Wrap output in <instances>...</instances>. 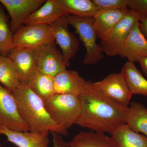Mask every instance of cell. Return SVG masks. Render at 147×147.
Wrapping results in <instances>:
<instances>
[{"label":"cell","mask_w":147,"mask_h":147,"mask_svg":"<svg viewBox=\"0 0 147 147\" xmlns=\"http://www.w3.org/2000/svg\"><path fill=\"white\" fill-rule=\"evenodd\" d=\"M82 112L75 124L91 131L112 134L125 124L128 107L103 94L88 80L79 96Z\"/></svg>","instance_id":"6da1fadb"},{"label":"cell","mask_w":147,"mask_h":147,"mask_svg":"<svg viewBox=\"0 0 147 147\" xmlns=\"http://www.w3.org/2000/svg\"><path fill=\"white\" fill-rule=\"evenodd\" d=\"M19 113L32 131L56 132L67 136V129L58 125L51 118L44 101L30 88L27 84H21L12 93Z\"/></svg>","instance_id":"7a4b0ae2"},{"label":"cell","mask_w":147,"mask_h":147,"mask_svg":"<svg viewBox=\"0 0 147 147\" xmlns=\"http://www.w3.org/2000/svg\"><path fill=\"white\" fill-rule=\"evenodd\" d=\"M44 103L53 120L67 129L76 124L82 112L79 96L74 95L55 94Z\"/></svg>","instance_id":"3957f363"},{"label":"cell","mask_w":147,"mask_h":147,"mask_svg":"<svg viewBox=\"0 0 147 147\" xmlns=\"http://www.w3.org/2000/svg\"><path fill=\"white\" fill-rule=\"evenodd\" d=\"M66 18L69 25L75 30L76 33L86 48V53L83 63L94 65L103 59V50L100 45L96 42L97 33L94 26L93 17H79L67 15Z\"/></svg>","instance_id":"277c9868"},{"label":"cell","mask_w":147,"mask_h":147,"mask_svg":"<svg viewBox=\"0 0 147 147\" xmlns=\"http://www.w3.org/2000/svg\"><path fill=\"white\" fill-rule=\"evenodd\" d=\"M140 15L130 10L105 38L100 45L103 53L109 57L119 56L129 32L137 22Z\"/></svg>","instance_id":"5b68a950"},{"label":"cell","mask_w":147,"mask_h":147,"mask_svg":"<svg viewBox=\"0 0 147 147\" xmlns=\"http://www.w3.org/2000/svg\"><path fill=\"white\" fill-rule=\"evenodd\" d=\"M54 32L49 25H23L13 34V48L36 49L55 42Z\"/></svg>","instance_id":"8992f818"},{"label":"cell","mask_w":147,"mask_h":147,"mask_svg":"<svg viewBox=\"0 0 147 147\" xmlns=\"http://www.w3.org/2000/svg\"><path fill=\"white\" fill-rule=\"evenodd\" d=\"M0 127L13 131H30L21 117L11 92L0 84Z\"/></svg>","instance_id":"52a82bcc"},{"label":"cell","mask_w":147,"mask_h":147,"mask_svg":"<svg viewBox=\"0 0 147 147\" xmlns=\"http://www.w3.org/2000/svg\"><path fill=\"white\" fill-rule=\"evenodd\" d=\"M35 61L36 70L53 77L67 67L62 53L56 47L55 42L36 49Z\"/></svg>","instance_id":"ba28073f"},{"label":"cell","mask_w":147,"mask_h":147,"mask_svg":"<svg viewBox=\"0 0 147 147\" xmlns=\"http://www.w3.org/2000/svg\"><path fill=\"white\" fill-rule=\"evenodd\" d=\"M94 84L108 97L128 107L133 94L121 72L110 74Z\"/></svg>","instance_id":"9c48e42d"},{"label":"cell","mask_w":147,"mask_h":147,"mask_svg":"<svg viewBox=\"0 0 147 147\" xmlns=\"http://www.w3.org/2000/svg\"><path fill=\"white\" fill-rule=\"evenodd\" d=\"M45 0H0V3L10 17L11 29L14 34L23 25L26 19L39 8Z\"/></svg>","instance_id":"30bf717a"},{"label":"cell","mask_w":147,"mask_h":147,"mask_svg":"<svg viewBox=\"0 0 147 147\" xmlns=\"http://www.w3.org/2000/svg\"><path fill=\"white\" fill-rule=\"evenodd\" d=\"M66 16L61 17L50 25L54 32L55 41L59 46L67 67L70 65V60L74 57L79 48V40L70 32Z\"/></svg>","instance_id":"8fae6325"},{"label":"cell","mask_w":147,"mask_h":147,"mask_svg":"<svg viewBox=\"0 0 147 147\" xmlns=\"http://www.w3.org/2000/svg\"><path fill=\"white\" fill-rule=\"evenodd\" d=\"M48 131H13L0 127V134L5 135L8 142L18 147H48Z\"/></svg>","instance_id":"7c38bea8"},{"label":"cell","mask_w":147,"mask_h":147,"mask_svg":"<svg viewBox=\"0 0 147 147\" xmlns=\"http://www.w3.org/2000/svg\"><path fill=\"white\" fill-rule=\"evenodd\" d=\"M119 56L134 63L147 56V40L140 30L139 21L129 32Z\"/></svg>","instance_id":"4fadbf2b"},{"label":"cell","mask_w":147,"mask_h":147,"mask_svg":"<svg viewBox=\"0 0 147 147\" xmlns=\"http://www.w3.org/2000/svg\"><path fill=\"white\" fill-rule=\"evenodd\" d=\"M8 57L16 69L21 84H27L29 76L36 70L35 49L13 48Z\"/></svg>","instance_id":"5bb4252c"},{"label":"cell","mask_w":147,"mask_h":147,"mask_svg":"<svg viewBox=\"0 0 147 147\" xmlns=\"http://www.w3.org/2000/svg\"><path fill=\"white\" fill-rule=\"evenodd\" d=\"M55 94H67L79 96L86 80L75 70L66 69L53 77Z\"/></svg>","instance_id":"9a60e30c"},{"label":"cell","mask_w":147,"mask_h":147,"mask_svg":"<svg viewBox=\"0 0 147 147\" xmlns=\"http://www.w3.org/2000/svg\"><path fill=\"white\" fill-rule=\"evenodd\" d=\"M129 11L125 9L97 11L93 17L94 26L98 38L102 40L107 36Z\"/></svg>","instance_id":"2e32d148"},{"label":"cell","mask_w":147,"mask_h":147,"mask_svg":"<svg viewBox=\"0 0 147 147\" xmlns=\"http://www.w3.org/2000/svg\"><path fill=\"white\" fill-rule=\"evenodd\" d=\"M65 16L58 7L55 0H47L24 21V25H50Z\"/></svg>","instance_id":"e0dca14e"},{"label":"cell","mask_w":147,"mask_h":147,"mask_svg":"<svg viewBox=\"0 0 147 147\" xmlns=\"http://www.w3.org/2000/svg\"><path fill=\"white\" fill-rule=\"evenodd\" d=\"M58 7L65 16L94 17L97 12L91 0H55Z\"/></svg>","instance_id":"ac0fdd59"},{"label":"cell","mask_w":147,"mask_h":147,"mask_svg":"<svg viewBox=\"0 0 147 147\" xmlns=\"http://www.w3.org/2000/svg\"><path fill=\"white\" fill-rule=\"evenodd\" d=\"M68 143L69 147H117L112 137L93 131H80Z\"/></svg>","instance_id":"d6986e66"},{"label":"cell","mask_w":147,"mask_h":147,"mask_svg":"<svg viewBox=\"0 0 147 147\" xmlns=\"http://www.w3.org/2000/svg\"><path fill=\"white\" fill-rule=\"evenodd\" d=\"M111 135L117 147H147V137L134 131L126 124Z\"/></svg>","instance_id":"ffe728a7"},{"label":"cell","mask_w":147,"mask_h":147,"mask_svg":"<svg viewBox=\"0 0 147 147\" xmlns=\"http://www.w3.org/2000/svg\"><path fill=\"white\" fill-rule=\"evenodd\" d=\"M121 72L132 94L147 96V80L134 63L127 62Z\"/></svg>","instance_id":"44dd1931"},{"label":"cell","mask_w":147,"mask_h":147,"mask_svg":"<svg viewBox=\"0 0 147 147\" xmlns=\"http://www.w3.org/2000/svg\"><path fill=\"white\" fill-rule=\"evenodd\" d=\"M27 85L43 101L55 94L53 77L37 70L29 76Z\"/></svg>","instance_id":"7402d4cb"},{"label":"cell","mask_w":147,"mask_h":147,"mask_svg":"<svg viewBox=\"0 0 147 147\" xmlns=\"http://www.w3.org/2000/svg\"><path fill=\"white\" fill-rule=\"evenodd\" d=\"M125 123L147 137V108L139 102H131L128 107Z\"/></svg>","instance_id":"603a6c76"},{"label":"cell","mask_w":147,"mask_h":147,"mask_svg":"<svg viewBox=\"0 0 147 147\" xmlns=\"http://www.w3.org/2000/svg\"><path fill=\"white\" fill-rule=\"evenodd\" d=\"M0 84L12 93L22 84L8 57L0 55Z\"/></svg>","instance_id":"cb8c5ba5"},{"label":"cell","mask_w":147,"mask_h":147,"mask_svg":"<svg viewBox=\"0 0 147 147\" xmlns=\"http://www.w3.org/2000/svg\"><path fill=\"white\" fill-rule=\"evenodd\" d=\"M13 34L8 24V17L0 3V54L8 57L13 48Z\"/></svg>","instance_id":"d4e9b609"},{"label":"cell","mask_w":147,"mask_h":147,"mask_svg":"<svg viewBox=\"0 0 147 147\" xmlns=\"http://www.w3.org/2000/svg\"><path fill=\"white\" fill-rule=\"evenodd\" d=\"M97 11L128 9L127 0H92Z\"/></svg>","instance_id":"484cf974"},{"label":"cell","mask_w":147,"mask_h":147,"mask_svg":"<svg viewBox=\"0 0 147 147\" xmlns=\"http://www.w3.org/2000/svg\"><path fill=\"white\" fill-rule=\"evenodd\" d=\"M127 7L140 15L147 16V0H127Z\"/></svg>","instance_id":"4316f807"},{"label":"cell","mask_w":147,"mask_h":147,"mask_svg":"<svg viewBox=\"0 0 147 147\" xmlns=\"http://www.w3.org/2000/svg\"><path fill=\"white\" fill-rule=\"evenodd\" d=\"M51 133L53 136V147H69V143L64 141L62 135L56 132Z\"/></svg>","instance_id":"83f0119b"},{"label":"cell","mask_w":147,"mask_h":147,"mask_svg":"<svg viewBox=\"0 0 147 147\" xmlns=\"http://www.w3.org/2000/svg\"><path fill=\"white\" fill-rule=\"evenodd\" d=\"M139 24L140 30L147 40V16L140 15Z\"/></svg>","instance_id":"f1b7e54d"},{"label":"cell","mask_w":147,"mask_h":147,"mask_svg":"<svg viewBox=\"0 0 147 147\" xmlns=\"http://www.w3.org/2000/svg\"><path fill=\"white\" fill-rule=\"evenodd\" d=\"M139 63L141 66L142 71L147 76V56L142 58L139 61Z\"/></svg>","instance_id":"f546056e"},{"label":"cell","mask_w":147,"mask_h":147,"mask_svg":"<svg viewBox=\"0 0 147 147\" xmlns=\"http://www.w3.org/2000/svg\"><path fill=\"white\" fill-rule=\"evenodd\" d=\"M0 55H1V54H0Z\"/></svg>","instance_id":"4dcf8cb0"}]
</instances>
